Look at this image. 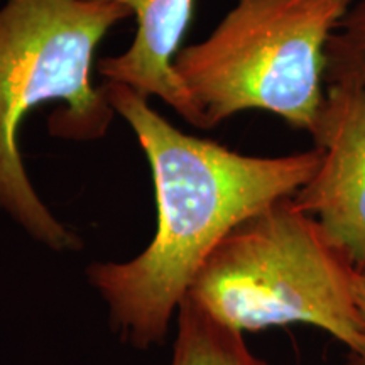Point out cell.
Listing matches in <instances>:
<instances>
[{"label": "cell", "mask_w": 365, "mask_h": 365, "mask_svg": "<svg viewBox=\"0 0 365 365\" xmlns=\"http://www.w3.org/2000/svg\"><path fill=\"white\" fill-rule=\"evenodd\" d=\"M325 83L365 90V0H352L327 48Z\"/></svg>", "instance_id": "obj_8"}, {"label": "cell", "mask_w": 365, "mask_h": 365, "mask_svg": "<svg viewBox=\"0 0 365 365\" xmlns=\"http://www.w3.org/2000/svg\"><path fill=\"white\" fill-rule=\"evenodd\" d=\"M318 170L294 195L359 269L365 267V90L328 86L312 130Z\"/></svg>", "instance_id": "obj_5"}, {"label": "cell", "mask_w": 365, "mask_h": 365, "mask_svg": "<svg viewBox=\"0 0 365 365\" xmlns=\"http://www.w3.org/2000/svg\"><path fill=\"white\" fill-rule=\"evenodd\" d=\"M359 309L360 325H362V339L357 350L350 352V365H365V267L360 269L359 282Z\"/></svg>", "instance_id": "obj_9"}, {"label": "cell", "mask_w": 365, "mask_h": 365, "mask_svg": "<svg viewBox=\"0 0 365 365\" xmlns=\"http://www.w3.org/2000/svg\"><path fill=\"white\" fill-rule=\"evenodd\" d=\"M176 322L171 365H269L252 354L244 333L223 325L190 294L181 301Z\"/></svg>", "instance_id": "obj_7"}, {"label": "cell", "mask_w": 365, "mask_h": 365, "mask_svg": "<svg viewBox=\"0 0 365 365\" xmlns=\"http://www.w3.org/2000/svg\"><path fill=\"white\" fill-rule=\"evenodd\" d=\"M130 16L120 4L93 0H6L0 7V212L56 252L81 247L80 237L49 212L22 163L17 132L46 102H63L49 132L97 140L115 110L91 83L93 56L108 31Z\"/></svg>", "instance_id": "obj_2"}, {"label": "cell", "mask_w": 365, "mask_h": 365, "mask_svg": "<svg viewBox=\"0 0 365 365\" xmlns=\"http://www.w3.org/2000/svg\"><path fill=\"white\" fill-rule=\"evenodd\" d=\"M103 91L148 158L158 225L139 255L93 262L86 277L107 304L118 339L148 350L166 341L196 274L228 232L298 193L318 170L322 154L313 148L287 156H247L176 129L127 85L107 81Z\"/></svg>", "instance_id": "obj_1"}, {"label": "cell", "mask_w": 365, "mask_h": 365, "mask_svg": "<svg viewBox=\"0 0 365 365\" xmlns=\"http://www.w3.org/2000/svg\"><path fill=\"white\" fill-rule=\"evenodd\" d=\"M350 4L237 0L207 39L175 58L207 129L264 110L312 134L327 97L328 43Z\"/></svg>", "instance_id": "obj_4"}, {"label": "cell", "mask_w": 365, "mask_h": 365, "mask_svg": "<svg viewBox=\"0 0 365 365\" xmlns=\"http://www.w3.org/2000/svg\"><path fill=\"white\" fill-rule=\"evenodd\" d=\"M127 7L137 19L132 46L120 56L105 58L97 70L107 81L127 85L143 97L150 95L171 105L198 129H207L205 118L188 88L175 70L193 16L195 0H93Z\"/></svg>", "instance_id": "obj_6"}, {"label": "cell", "mask_w": 365, "mask_h": 365, "mask_svg": "<svg viewBox=\"0 0 365 365\" xmlns=\"http://www.w3.org/2000/svg\"><path fill=\"white\" fill-rule=\"evenodd\" d=\"M359 282L360 269L289 196L228 232L188 294L240 333L307 325L354 352L362 339Z\"/></svg>", "instance_id": "obj_3"}]
</instances>
